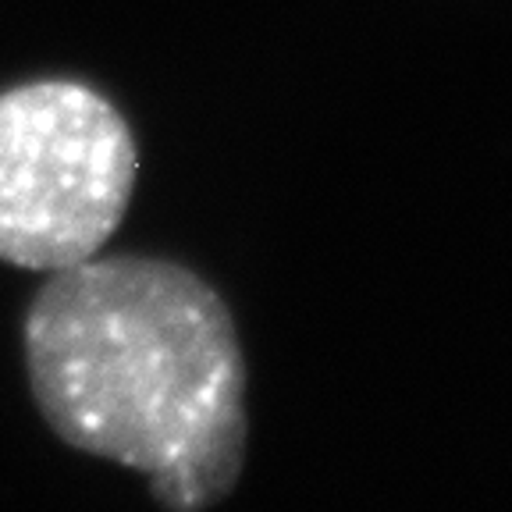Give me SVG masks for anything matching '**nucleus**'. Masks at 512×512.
<instances>
[{"label":"nucleus","instance_id":"1","mask_svg":"<svg viewBox=\"0 0 512 512\" xmlns=\"http://www.w3.org/2000/svg\"><path fill=\"white\" fill-rule=\"evenodd\" d=\"M22 349L36 409L64 445L143 473L168 512L232 495L246 463V360L200 274L136 253L50 271Z\"/></svg>","mask_w":512,"mask_h":512},{"label":"nucleus","instance_id":"2","mask_svg":"<svg viewBox=\"0 0 512 512\" xmlns=\"http://www.w3.org/2000/svg\"><path fill=\"white\" fill-rule=\"evenodd\" d=\"M139 178L128 121L86 82L0 93V260L61 271L107 246Z\"/></svg>","mask_w":512,"mask_h":512}]
</instances>
